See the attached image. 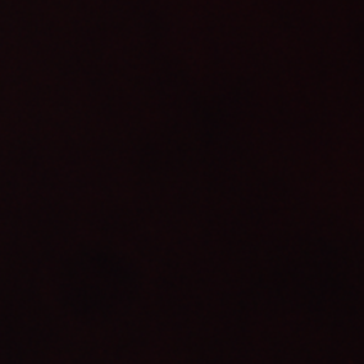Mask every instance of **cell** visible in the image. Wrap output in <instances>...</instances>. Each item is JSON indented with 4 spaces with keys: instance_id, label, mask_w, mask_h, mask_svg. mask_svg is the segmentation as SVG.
I'll return each mask as SVG.
<instances>
[]
</instances>
